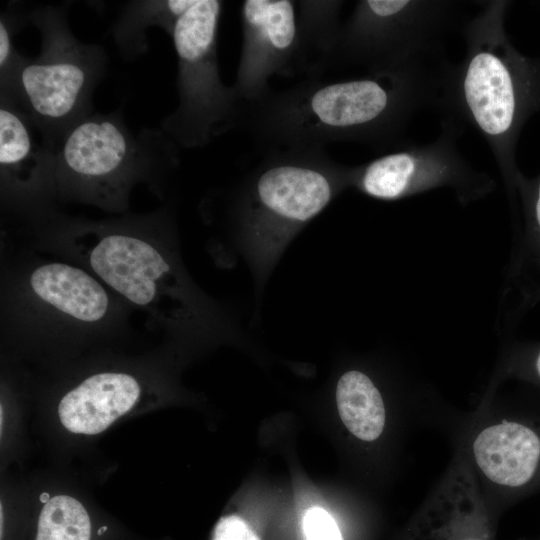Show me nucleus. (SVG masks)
<instances>
[{
    "mask_svg": "<svg viewBox=\"0 0 540 540\" xmlns=\"http://www.w3.org/2000/svg\"><path fill=\"white\" fill-rule=\"evenodd\" d=\"M480 5L463 27V60L453 64L444 57L440 62L434 107L443 120L474 128L507 173L523 109L524 66L504 31L507 3L491 0Z\"/></svg>",
    "mask_w": 540,
    "mask_h": 540,
    "instance_id": "5",
    "label": "nucleus"
},
{
    "mask_svg": "<svg viewBox=\"0 0 540 540\" xmlns=\"http://www.w3.org/2000/svg\"><path fill=\"white\" fill-rule=\"evenodd\" d=\"M162 136L137 137L116 113L89 114L54 149L57 201L126 214L133 188L175 164L174 146L156 153Z\"/></svg>",
    "mask_w": 540,
    "mask_h": 540,
    "instance_id": "6",
    "label": "nucleus"
},
{
    "mask_svg": "<svg viewBox=\"0 0 540 540\" xmlns=\"http://www.w3.org/2000/svg\"><path fill=\"white\" fill-rule=\"evenodd\" d=\"M336 403L346 428L358 439H377L385 425L382 396L373 381L363 372L351 370L339 378Z\"/></svg>",
    "mask_w": 540,
    "mask_h": 540,
    "instance_id": "17",
    "label": "nucleus"
},
{
    "mask_svg": "<svg viewBox=\"0 0 540 540\" xmlns=\"http://www.w3.org/2000/svg\"><path fill=\"white\" fill-rule=\"evenodd\" d=\"M241 23L242 49L232 87L242 104L264 97L273 75L306 74L296 1L246 0Z\"/></svg>",
    "mask_w": 540,
    "mask_h": 540,
    "instance_id": "11",
    "label": "nucleus"
},
{
    "mask_svg": "<svg viewBox=\"0 0 540 540\" xmlns=\"http://www.w3.org/2000/svg\"><path fill=\"white\" fill-rule=\"evenodd\" d=\"M474 459L491 481L508 487L526 484L540 459V439L530 428L502 422L483 429L472 445Z\"/></svg>",
    "mask_w": 540,
    "mask_h": 540,
    "instance_id": "15",
    "label": "nucleus"
},
{
    "mask_svg": "<svg viewBox=\"0 0 540 540\" xmlns=\"http://www.w3.org/2000/svg\"><path fill=\"white\" fill-rule=\"evenodd\" d=\"M33 126L16 103L1 96V207L22 225L56 210L55 152L36 140Z\"/></svg>",
    "mask_w": 540,
    "mask_h": 540,
    "instance_id": "12",
    "label": "nucleus"
},
{
    "mask_svg": "<svg viewBox=\"0 0 540 540\" xmlns=\"http://www.w3.org/2000/svg\"><path fill=\"white\" fill-rule=\"evenodd\" d=\"M222 8V1L196 0L171 34L177 55L178 105L162 128L183 148L203 147L239 126L242 103L219 73L217 32Z\"/></svg>",
    "mask_w": 540,
    "mask_h": 540,
    "instance_id": "8",
    "label": "nucleus"
},
{
    "mask_svg": "<svg viewBox=\"0 0 540 540\" xmlns=\"http://www.w3.org/2000/svg\"><path fill=\"white\" fill-rule=\"evenodd\" d=\"M141 393V383L133 374L119 371L94 373L62 397L58 406L59 418L73 433L98 434L127 413Z\"/></svg>",
    "mask_w": 540,
    "mask_h": 540,
    "instance_id": "14",
    "label": "nucleus"
},
{
    "mask_svg": "<svg viewBox=\"0 0 540 540\" xmlns=\"http://www.w3.org/2000/svg\"><path fill=\"white\" fill-rule=\"evenodd\" d=\"M30 20L40 32V51L21 65L11 101L23 108L45 136V144L54 150L90 114L92 94L104 74L107 57L101 46L79 41L66 13L56 7L34 10Z\"/></svg>",
    "mask_w": 540,
    "mask_h": 540,
    "instance_id": "7",
    "label": "nucleus"
},
{
    "mask_svg": "<svg viewBox=\"0 0 540 540\" xmlns=\"http://www.w3.org/2000/svg\"><path fill=\"white\" fill-rule=\"evenodd\" d=\"M439 64L325 81L317 77L242 104L239 122L266 151L356 142L388 152L410 142L407 127L434 106Z\"/></svg>",
    "mask_w": 540,
    "mask_h": 540,
    "instance_id": "2",
    "label": "nucleus"
},
{
    "mask_svg": "<svg viewBox=\"0 0 540 540\" xmlns=\"http://www.w3.org/2000/svg\"><path fill=\"white\" fill-rule=\"evenodd\" d=\"M536 370H537L538 375L540 377V352H539V354L537 356V359H536Z\"/></svg>",
    "mask_w": 540,
    "mask_h": 540,
    "instance_id": "24",
    "label": "nucleus"
},
{
    "mask_svg": "<svg viewBox=\"0 0 540 540\" xmlns=\"http://www.w3.org/2000/svg\"><path fill=\"white\" fill-rule=\"evenodd\" d=\"M91 522L83 505L73 497H52L42 508L36 540H90Z\"/></svg>",
    "mask_w": 540,
    "mask_h": 540,
    "instance_id": "19",
    "label": "nucleus"
},
{
    "mask_svg": "<svg viewBox=\"0 0 540 540\" xmlns=\"http://www.w3.org/2000/svg\"><path fill=\"white\" fill-rule=\"evenodd\" d=\"M27 243L90 272L147 326L174 337H215L234 324L183 265L171 205L101 220L57 210L23 226Z\"/></svg>",
    "mask_w": 540,
    "mask_h": 540,
    "instance_id": "1",
    "label": "nucleus"
},
{
    "mask_svg": "<svg viewBox=\"0 0 540 540\" xmlns=\"http://www.w3.org/2000/svg\"><path fill=\"white\" fill-rule=\"evenodd\" d=\"M343 1H296L297 21L302 38L306 75L318 77L333 67L342 24Z\"/></svg>",
    "mask_w": 540,
    "mask_h": 540,
    "instance_id": "16",
    "label": "nucleus"
},
{
    "mask_svg": "<svg viewBox=\"0 0 540 540\" xmlns=\"http://www.w3.org/2000/svg\"><path fill=\"white\" fill-rule=\"evenodd\" d=\"M305 540H344L333 517L321 507H312L303 517Z\"/></svg>",
    "mask_w": 540,
    "mask_h": 540,
    "instance_id": "21",
    "label": "nucleus"
},
{
    "mask_svg": "<svg viewBox=\"0 0 540 540\" xmlns=\"http://www.w3.org/2000/svg\"><path fill=\"white\" fill-rule=\"evenodd\" d=\"M534 214L537 227L540 231V182L537 187L536 201L534 205Z\"/></svg>",
    "mask_w": 540,
    "mask_h": 540,
    "instance_id": "23",
    "label": "nucleus"
},
{
    "mask_svg": "<svg viewBox=\"0 0 540 540\" xmlns=\"http://www.w3.org/2000/svg\"><path fill=\"white\" fill-rule=\"evenodd\" d=\"M196 0H153L130 2L114 27V38L121 50L139 54L146 47L145 29L156 25L170 36L178 19Z\"/></svg>",
    "mask_w": 540,
    "mask_h": 540,
    "instance_id": "18",
    "label": "nucleus"
},
{
    "mask_svg": "<svg viewBox=\"0 0 540 540\" xmlns=\"http://www.w3.org/2000/svg\"><path fill=\"white\" fill-rule=\"evenodd\" d=\"M463 4L449 0L358 1L342 24L334 66H359L368 73H381L440 60L443 38L456 25Z\"/></svg>",
    "mask_w": 540,
    "mask_h": 540,
    "instance_id": "9",
    "label": "nucleus"
},
{
    "mask_svg": "<svg viewBox=\"0 0 540 540\" xmlns=\"http://www.w3.org/2000/svg\"><path fill=\"white\" fill-rule=\"evenodd\" d=\"M352 170L323 149L271 150L244 177L230 219L258 285L301 229L351 186Z\"/></svg>",
    "mask_w": 540,
    "mask_h": 540,
    "instance_id": "4",
    "label": "nucleus"
},
{
    "mask_svg": "<svg viewBox=\"0 0 540 540\" xmlns=\"http://www.w3.org/2000/svg\"><path fill=\"white\" fill-rule=\"evenodd\" d=\"M16 20L7 14L1 15L0 20V83L1 96L13 99L16 77L23 58L15 49L14 31Z\"/></svg>",
    "mask_w": 540,
    "mask_h": 540,
    "instance_id": "20",
    "label": "nucleus"
},
{
    "mask_svg": "<svg viewBox=\"0 0 540 540\" xmlns=\"http://www.w3.org/2000/svg\"><path fill=\"white\" fill-rule=\"evenodd\" d=\"M0 327L5 336L78 341L125 333L131 308L87 270L29 243L1 246Z\"/></svg>",
    "mask_w": 540,
    "mask_h": 540,
    "instance_id": "3",
    "label": "nucleus"
},
{
    "mask_svg": "<svg viewBox=\"0 0 540 540\" xmlns=\"http://www.w3.org/2000/svg\"><path fill=\"white\" fill-rule=\"evenodd\" d=\"M463 127L441 119V132L433 142L409 143L353 167L351 186L381 200H397L441 186L459 192L480 193L491 181L475 171L459 152Z\"/></svg>",
    "mask_w": 540,
    "mask_h": 540,
    "instance_id": "10",
    "label": "nucleus"
},
{
    "mask_svg": "<svg viewBox=\"0 0 540 540\" xmlns=\"http://www.w3.org/2000/svg\"><path fill=\"white\" fill-rule=\"evenodd\" d=\"M213 540H260L255 531L236 515L223 517L215 526Z\"/></svg>",
    "mask_w": 540,
    "mask_h": 540,
    "instance_id": "22",
    "label": "nucleus"
},
{
    "mask_svg": "<svg viewBox=\"0 0 540 540\" xmlns=\"http://www.w3.org/2000/svg\"><path fill=\"white\" fill-rule=\"evenodd\" d=\"M472 476L459 466L413 524L411 540H492Z\"/></svg>",
    "mask_w": 540,
    "mask_h": 540,
    "instance_id": "13",
    "label": "nucleus"
}]
</instances>
